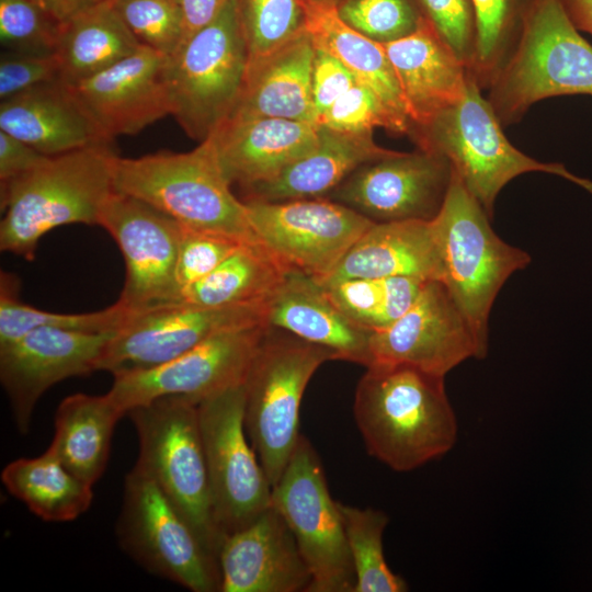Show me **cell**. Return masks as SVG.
Instances as JSON below:
<instances>
[{
    "mask_svg": "<svg viewBox=\"0 0 592 592\" xmlns=\"http://www.w3.org/2000/svg\"><path fill=\"white\" fill-rule=\"evenodd\" d=\"M444 378L408 365L366 367L356 386L353 413L369 455L406 473L455 446L458 423Z\"/></svg>",
    "mask_w": 592,
    "mask_h": 592,
    "instance_id": "1",
    "label": "cell"
},
{
    "mask_svg": "<svg viewBox=\"0 0 592 592\" xmlns=\"http://www.w3.org/2000/svg\"><path fill=\"white\" fill-rule=\"evenodd\" d=\"M110 145L48 156L29 172L0 184V249L32 261L39 240L55 228L99 226L115 191Z\"/></svg>",
    "mask_w": 592,
    "mask_h": 592,
    "instance_id": "2",
    "label": "cell"
},
{
    "mask_svg": "<svg viewBox=\"0 0 592 592\" xmlns=\"http://www.w3.org/2000/svg\"><path fill=\"white\" fill-rule=\"evenodd\" d=\"M481 90L470 73L457 101L428 119L411 124L408 135L419 149L447 159L453 172L490 217L501 190L527 172L554 174L592 193L591 180L571 173L562 163L542 162L514 147Z\"/></svg>",
    "mask_w": 592,
    "mask_h": 592,
    "instance_id": "3",
    "label": "cell"
},
{
    "mask_svg": "<svg viewBox=\"0 0 592 592\" xmlns=\"http://www.w3.org/2000/svg\"><path fill=\"white\" fill-rule=\"evenodd\" d=\"M116 192L139 198L193 229L257 241L243 201L235 196L209 138L186 152L112 159Z\"/></svg>",
    "mask_w": 592,
    "mask_h": 592,
    "instance_id": "4",
    "label": "cell"
},
{
    "mask_svg": "<svg viewBox=\"0 0 592 592\" xmlns=\"http://www.w3.org/2000/svg\"><path fill=\"white\" fill-rule=\"evenodd\" d=\"M490 216L453 172L445 202L431 220L441 263V283L488 351L490 311L500 289L530 254L503 241Z\"/></svg>",
    "mask_w": 592,
    "mask_h": 592,
    "instance_id": "5",
    "label": "cell"
},
{
    "mask_svg": "<svg viewBox=\"0 0 592 592\" xmlns=\"http://www.w3.org/2000/svg\"><path fill=\"white\" fill-rule=\"evenodd\" d=\"M249 61L238 0L166 57L171 114L186 135L208 138L239 101Z\"/></svg>",
    "mask_w": 592,
    "mask_h": 592,
    "instance_id": "6",
    "label": "cell"
},
{
    "mask_svg": "<svg viewBox=\"0 0 592 592\" xmlns=\"http://www.w3.org/2000/svg\"><path fill=\"white\" fill-rule=\"evenodd\" d=\"M487 90L503 126L519 122L540 100L592 95V45L559 0H537L514 53Z\"/></svg>",
    "mask_w": 592,
    "mask_h": 592,
    "instance_id": "7",
    "label": "cell"
},
{
    "mask_svg": "<svg viewBox=\"0 0 592 592\" xmlns=\"http://www.w3.org/2000/svg\"><path fill=\"white\" fill-rule=\"evenodd\" d=\"M127 414L138 436L136 465L157 482L217 558L223 537L214 516L197 403L163 396Z\"/></svg>",
    "mask_w": 592,
    "mask_h": 592,
    "instance_id": "8",
    "label": "cell"
},
{
    "mask_svg": "<svg viewBox=\"0 0 592 592\" xmlns=\"http://www.w3.org/2000/svg\"><path fill=\"white\" fill-rule=\"evenodd\" d=\"M333 352L269 329L244 382V429L273 487L300 436L299 408L316 371Z\"/></svg>",
    "mask_w": 592,
    "mask_h": 592,
    "instance_id": "9",
    "label": "cell"
},
{
    "mask_svg": "<svg viewBox=\"0 0 592 592\" xmlns=\"http://www.w3.org/2000/svg\"><path fill=\"white\" fill-rule=\"evenodd\" d=\"M116 534L121 547L147 571L193 592L220 591L217 558L137 465L125 478Z\"/></svg>",
    "mask_w": 592,
    "mask_h": 592,
    "instance_id": "10",
    "label": "cell"
},
{
    "mask_svg": "<svg viewBox=\"0 0 592 592\" xmlns=\"http://www.w3.org/2000/svg\"><path fill=\"white\" fill-rule=\"evenodd\" d=\"M271 504L288 524L310 570L308 592H354L341 511L330 494L321 459L303 434L272 487Z\"/></svg>",
    "mask_w": 592,
    "mask_h": 592,
    "instance_id": "11",
    "label": "cell"
},
{
    "mask_svg": "<svg viewBox=\"0 0 592 592\" xmlns=\"http://www.w3.org/2000/svg\"><path fill=\"white\" fill-rule=\"evenodd\" d=\"M244 383L197 403L214 516L221 537L271 505L272 486L244 429Z\"/></svg>",
    "mask_w": 592,
    "mask_h": 592,
    "instance_id": "12",
    "label": "cell"
},
{
    "mask_svg": "<svg viewBox=\"0 0 592 592\" xmlns=\"http://www.w3.org/2000/svg\"><path fill=\"white\" fill-rule=\"evenodd\" d=\"M243 202L258 241L286 269L316 281L327 277L373 224L352 208L321 197Z\"/></svg>",
    "mask_w": 592,
    "mask_h": 592,
    "instance_id": "13",
    "label": "cell"
},
{
    "mask_svg": "<svg viewBox=\"0 0 592 592\" xmlns=\"http://www.w3.org/2000/svg\"><path fill=\"white\" fill-rule=\"evenodd\" d=\"M269 329L259 322L221 331L164 364L114 376L107 394L125 414L163 396L200 403L246 382Z\"/></svg>",
    "mask_w": 592,
    "mask_h": 592,
    "instance_id": "14",
    "label": "cell"
},
{
    "mask_svg": "<svg viewBox=\"0 0 592 592\" xmlns=\"http://www.w3.org/2000/svg\"><path fill=\"white\" fill-rule=\"evenodd\" d=\"M259 322L265 323L264 305L200 307L170 303L136 310L106 344L98 371L117 376L149 369L221 331Z\"/></svg>",
    "mask_w": 592,
    "mask_h": 592,
    "instance_id": "15",
    "label": "cell"
},
{
    "mask_svg": "<svg viewBox=\"0 0 592 592\" xmlns=\"http://www.w3.org/2000/svg\"><path fill=\"white\" fill-rule=\"evenodd\" d=\"M453 179L444 157L417 149L369 161L352 172L329 195L373 223L433 220Z\"/></svg>",
    "mask_w": 592,
    "mask_h": 592,
    "instance_id": "16",
    "label": "cell"
},
{
    "mask_svg": "<svg viewBox=\"0 0 592 592\" xmlns=\"http://www.w3.org/2000/svg\"><path fill=\"white\" fill-rule=\"evenodd\" d=\"M118 246L125 263V283L117 300L140 310L175 303V266L181 225L134 196L114 191L99 220Z\"/></svg>",
    "mask_w": 592,
    "mask_h": 592,
    "instance_id": "17",
    "label": "cell"
},
{
    "mask_svg": "<svg viewBox=\"0 0 592 592\" xmlns=\"http://www.w3.org/2000/svg\"><path fill=\"white\" fill-rule=\"evenodd\" d=\"M487 352L440 281L426 282L402 316L369 338V366L408 365L443 377Z\"/></svg>",
    "mask_w": 592,
    "mask_h": 592,
    "instance_id": "18",
    "label": "cell"
},
{
    "mask_svg": "<svg viewBox=\"0 0 592 592\" xmlns=\"http://www.w3.org/2000/svg\"><path fill=\"white\" fill-rule=\"evenodd\" d=\"M114 334L44 327L0 348V380L21 434L30 431L34 408L46 390L98 371Z\"/></svg>",
    "mask_w": 592,
    "mask_h": 592,
    "instance_id": "19",
    "label": "cell"
},
{
    "mask_svg": "<svg viewBox=\"0 0 592 592\" xmlns=\"http://www.w3.org/2000/svg\"><path fill=\"white\" fill-rule=\"evenodd\" d=\"M166 56L141 46L105 70L68 86L110 141L135 135L171 114Z\"/></svg>",
    "mask_w": 592,
    "mask_h": 592,
    "instance_id": "20",
    "label": "cell"
},
{
    "mask_svg": "<svg viewBox=\"0 0 592 592\" xmlns=\"http://www.w3.org/2000/svg\"><path fill=\"white\" fill-rule=\"evenodd\" d=\"M217 558L221 592H308L311 584L296 538L272 504L225 536Z\"/></svg>",
    "mask_w": 592,
    "mask_h": 592,
    "instance_id": "21",
    "label": "cell"
},
{
    "mask_svg": "<svg viewBox=\"0 0 592 592\" xmlns=\"http://www.w3.org/2000/svg\"><path fill=\"white\" fill-rule=\"evenodd\" d=\"M316 123L230 116L208 138L230 184L249 190L280 174L319 139Z\"/></svg>",
    "mask_w": 592,
    "mask_h": 592,
    "instance_id": "22",
    "label": "cell"
},
{
    "mask_svg": "<svg viewBox=\"0 0 592 592\" xmlns=\"http://www.w3.org/2000/svg\"><path fill=\"white\" fill-rule=\"evenodd\" d=\"M264 321L343 360L371 364L368 331L351 321L312 277L289 271L264 305Z\"/></svg>",
    "mask_w": 592,
    "mask_h": 592,
    "instance_id": "23",
    "label": "cell"
},
{
    "mask_svg": "<svg viewBox=\"0 0 592 592\" xmlns=\"http://www.w3.org/2000/svg\"><path fill=\"white\" fill-rule=\"evenodd\" d=\"M0 129L46 156L111 143L60 81L1 101Z\"/></svg>",
    "mask_w": 592,
    "mask_h": 592,
    "instance_id": "24",
    "label": "cell"
},
{
    "mask_svg": "<svg viewBox=\"0 0 592 592\" xmlns=\"http://www.w3.org/2000/svg\"><path fill=\"white\" fill-rule=\"evenodd\" d=\"M413 277L441 281L431 221L373 223L319 284L348 278Z\"/></svg>",
    "mask_w": 592,
    "mask_h": 592,
    "instance_id": "25",
    "label": "cell"
},
{
    "mask_svg": "<svg viewBox=\"0 0 592 592\" xmlns=\"http://www.w3.org/2000/svg\"><path fill=\"white\" fill-rule=\"evenodd\" d=\"M383 45L410 125L428 119L464 94L470 70L426 22L415 32Z\"/></svg>",
    "mask_w": 592,
    "mask_h": 592,
    "instance_id": "26",
    "label": "cell"
},
{
    "mask_svg": "<svg viewBox=\"0 0 592 592\" xmlns=\"http://www.w3.org/2000/svg\"><path fill=\"white\" fill-rule=\"evenodd\" d=\"M315 53V44L305 29L271 54L249 60L243 88L231 116L316 123L311 94Z\"/></svg>",
    "mask_w": 592,
    "mask_h": 592,
    "instance_id": "27",
    "label": "cell"
},
{
    "mask_svg": "<svg viewBox=\"0 0 592 592\" xmlns=\"http://www.w3.org/2000/svg\"><path fill=\"white\" fill-rule=\"evenodd\" d=\"M373 133H345L320 126L318 143L275 178L248 191L247 198L278 202L329 195L361 166L395 153Z\"/></svg>",
    "mask_w": 592,
    "mask_h": 592,
    "instance_id": "28",
    "label": "cell"
},
{
    "mask_svg": "<svg viewBox=\"0 0 592 592\" xmlns=\"http://www.w3.org/2000/svg\"><path fill=\"white\" fill-rule=\"evenodd\" d=\"M124 415L107 392L70 395L56 410L48 448L72 474L93 486L106 468L113 432Z\"/></svg>",
    "mask_w": 592,
    "mask_h": 592,
    "instance_id": "29",
    "label": "cell"
},
{
    "mask_svg": "<svg viewBox=\"0 0 592 592\" xmlns=\"http://www.w3.org/2000/svg\"><path fill=\"white\" fill-rule=\"evenodd\" d=\"M306 31L316 47L337 58L397 116L410 122L405 101L384 45L348 25L335 3L303 0Z\"/></svg>",
    "mask_w": 592,
    "mask_h": 592,
    "instance_id": "30",
    "label": "cell"
},
{
    "mask_svg": "<svg viewBox=\"0 0 592 592\" xmlns=\"http://www.w3.org/2000/svg\"><path fill=\"white\" fill-rule=\"evenodd\" d=\"M135 38L109 0H99L62 23L57 57L60 82L77 84L138 50Z\"/></svg>",
    "mask_w": 592,
    "mask_h": 592,
    "instance_id": "31",
    "label": "cell"
},
{
    "mask_svg": "<svg viewBox=\"0 0 592 592\" xmlns=\"http://www.w3.org/2000/svg\"><path fill=\"white\" fill-rule=\"evenodd\" d=\"M1 481L45 522L73 521L93 501V486L72 474L49 448L36 457L10 462L1 471Z\"/></svg>",
    "mask_w": 592,
    "mask_h": 592,
    "instance_id": "32",
    "label": "cell"
},
{
    "mask_svg": "<svg viewBox=\"0 0 592 592\" xmlns=\"http://www.w3.org/2000/svg\"><path fill=\"white\" fill-rule=\"evenodd\" d=\"M288 272L258 240L243 242L212 273L181 291L175 303L200 307L265 305Z\"/></svg>",
    "mask_w": 592,
    "mask_h": 592,
    "instance_id": "33",
    "label": "cell"
},
{
    "mask_svg": "<svg viewBox=\"0 0 592 592\" xmlns=\"http://www.w3.org/2000/svg\"><path fill=\"white\" fill-rule=\"evenodd\" d=\"M18 278L8 272L0 275V348L37 328H59L92 333H116L136 309L119 300L92 312L61 314L35 308L19 297Z\"/></svg>",
    "mask_w": 592,
    "mask_h": 592,
    "instance_id": "34",
    "label": "cell"
},
{
    "mask_svg": "<svg viewBox=\"0 0 592 592\" xmlns=\"http://www.w3.org/2000/svg\"><path fill=\"white\" fill-rule=\"evenodd\" d=\"M426 282L413 277L348 278L320 285L351 321L374 332L402 316Z\"/></svg>",
    "mask_w": 592,
    "mask_h": 592,
    "instance_id": "35",
    "label": "cell"
},
{
    "mask_svg": "<svg viewBox=\"0 0 592 592\" xmlns=\"http://www.w3.org/2000/svg\"><path fill=\"white\" fill-rule=\"evenodd\" d=\"M476 45L470 72L482 89L514 53L537 0H471Z\"/></svg>",
    "mask_w": 592,
    "mask_h": 592,
    "instance_id": "36",
    "label": "cell"
},
{
    "mask_svg": "<svg viewBox=\"0 0 592 592\" xmlns=\"http://www.w3.org/2000/svg\"><path fill=\"white\" fill-rule=\"evenodd\" d=\"M345 536L355 572L354 592H405L408 584L395 573L384 555V531L388 515L372 508L339 502Z\"/></svg>",
    "mask_w": 592,
    "mask_h": 592,
    "instance_id": "37",
    "label": "cell"
},
{
    "mask_svg": "<svg viewBox=\"0 0 592 592\" xmlns=\"http://www.w3.org/2000/svg\"><path fill=\"white\" fill-rule=\"evenodd\" d=\"M249 60L271 54L306 27L303 0H238Z\"/></svg>",
    "mask_w": 592,
    "mask_h": 592,
    "instance_id": "38",
    "label": "cell"
},
{
    "mask_svg": "<svg viewBox=\"0 0 592 592\" xmlns=\"http://www.w3.org/2000/svg\"><path fill=\"white\" fill-rule=\"evenodd\" d=\"M62 23L33 0H0V43L4 52L56 54Z\"/></svg>",
    "mask_w": 592,
    "mask_h": 592,
    "instance_id": "39",
    "label": "cell"
},
{
    "mask_svg": "<svg viewBox=\"0 0 592 592\" xmlns=\"http://www.w3.org/2000/svg\"><path fill=\"white\" fill-rule=\"evenodd\" d=\"M335 9L348 25L380 44L402 38L426 22L417 0H338Z\"/></svg>",
    "mask_w": 592,
    "mask_h": 592,
    "instance_id": "40",
    "label": "cell"
},
{
    "mask_svg": "<svg viewBox=\"0 0 592 592\" xmlns=\"http://www.w3.org/2000/svg\"><path fill=\"white\" fill-rule=\"evenodd\" d=\"M109 1L143 46L168 57L183 43V16L175 0Z\"/></svg>",
    "mask_w": 592,
    "mask_h": 592,
    "instance_id": "41",
    "label": "cell"
},
{
    "mask_svg": "<svg viewBox=\"0 0 592 592\" xmlns=\"http://www.w3.org/2000/svg\"><path fill=\"white\" fill-rule=\"evenodd\" d=\"M319 126L345 133H373L379 127L408 134L410 122L397 116L365 84L355 81L317 121Z\"/></svg>",
    "mask_w": 592,
    "mask_h": 592,
    "instance_id": "42",
    "label": "cell"
},
{
    "mask_svg": "<svg viewBox=\"0 0 592 592\" xmlns=\"http://www.w3.org/2000/svg\"><path fill=\"white\" fill-rule=\"evenodd\" d=\"M243 242L248 241L181 225L175 266L179 295L181 291L212 273Z\"/></svg>",
    "mask_w": 592,
    "mask_h": 592,
    "instance_id": "43",
    "label": "cell"
},
{
    "mask_svg": "<svg viewBox=\"0 0 592 592\" xmlns=\"http://www.w3.org/2000/svg\"><path fill=\"white\" fill-rule=\"evenodd\" d=\"M426 23L470 70L476 45L471 0H417Z\"/></svg>",
    "mask_w": 592,
    "mask_h": 592,
    "instance_id": "44",
    "label": "cell"
},
{
    "mask_svg": "<svg viewBox=\"0 0 592 592\" xmlns=\"http://www.w3.org/2000/svg\"><path fill=\"white\" fill-rule=\"evenodd\" d=\"M60 81L57 54L30 55L4 52L0 59V99Z\"/></svg>",
    "mask_w": 592,
    "mask_h": 592,
    "instance_id": "45",
    "label": "cell"
},
{
    "mask_svg": "<svg viewBox=\"0 0 592 592\" xmlns=\"http://www.w3.org/2000/svg\"><path fill=\"white\" fill-rule=\"evenodd\" d=\"M355 81L353 75L337 58L316 47L311 72V94L316 123Z\"/></svg>",
    "mask_w": 592,
    "mask_h": 592,
    "instance_id": "46",
    "label": "cell"
},
{
    "mask_svg": "<svg viewBox=\"0 0 592 592\" xmlns=\"http://www.w3.org/2000/svg\"><path fill=\"white\" fill-rule=\"evenodd\" d=\"M47 157L0 129V184L29 172Z\"/></svg>",
    "mask_w": 592,
    "mask_h": 592,
    "instance_id": "47",
    "label": "cell"
},
{
    "mask_svg": "<svg viewBox=\"0 0 592 592\" xmlns=\"http://www.w3.org/2000/svg\"><path fill=\"white\" fill-rule=\"evenodd\" d=\"M175 1L183 16L185 41L190 35L209 24L221 12L229 0Z\"/></svg>",
    "mask_w": 592,
    "mask_h": 592,
    "instance_id": "48",
    "label": "cell"
},
{
    "mask_svg": "<svg viewBox=\"0 0 592 592\" xmlns=\"http://www.w3.org/2000/svg\"><path fill=\"white\" fill-rule=\"evenodd\" d=\"M578 31L592 35V0H559Z\"/></svg>",
    "mask_w": 592,
    "mask_h": 592,
    "instance_id": "49",
    "label": "cell"
},
{
    "mask_svg": "<svg viewBox=\"0 0 592 592\" xmlns=\"http://www.w3.org/2000/svg\"><path fill=\"white\" fill-rule=\"evenodd\" d=\"M61 22L99 0H33Z\"/></svg>",
    "mask_w": 592,
    "mask_h": 592,
    "instance_id": "50",
    "label": "cell"
},
{
    "mask_svg": "<svg viewBox=\"0 0 592 592\" xmlns=\"http://www.w3.org/2000/svg\"><path fill=\"white\" fill-rule=\"evenodd\" d=\"M308 1H315V2H333V3H335L338 0H308Z\"/></svg>",
    "mask_w": 592,
    "mask_h": 592,
    "instance_id": "51",
    "label": "cell"
}]
</instances>
